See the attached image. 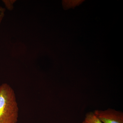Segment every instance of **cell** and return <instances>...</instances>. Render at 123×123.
I'll return each instance as SVG.
<instances>
[{"label":"cell","instance_id":"3957f363","mask_svg":"<svg viewBox=\"0 0 123 123\" xmlns=\"http://www.w3.org/2000/svg\"><path fill=\"white\" fill-rule=\"evenodd\" d=\"M82 123H103L94 114L93 112H88Z\"/></svg>","mask_w":123,"mask_h":123},{"label":"cell","instance_id":"6da1fadb","mask_svg":"<svg viewBox=\"0 0 123 123\" xmlns=\"http://www.w3.org/2000/svg\"><path fill=\"white\" fill-rule=\"evenodd\" d=\"M18 107L15 92L9 84L0 86V123H17Z\"/></svg>","mask_w":123,"mask_h":123},{"label":"cell","instance_id":"7a4b0ae2","mask_svg":"<svg viewBox=\"0 0 123 123\" xmlns=\"http://www.w3.org/2000/svg\"><path fill=\"white\" fill-rule=\"evenodd\" d=\"M95 115L103 123H123V113L111 108L96 110L93 112Z\"/></svg>","mask_w":123,"mask_h":123},{"label":"cell","instance_id":"5b68a950","mask_svg":"<svg viewBox=\"0 0 123 123\" xmlns=\"http://www.w3.org/2000/svg\"><path fill=\"white\" fill-rule=\"evenodd\" d=\"M5 9L0 6V24L4 16Z\"/></svg>","mask_w":123,"mask_h":123},{"label":"cell","instance_id":"277c9868","mask_svg":"<svg viewBox=\"0 0 123 123\" xmlns=\"http://www.w3.org/2000/svg\"><path fill=\"white\" fill-rule=\"evenodd\" d=\"M83 1V0H64L63 1V5L65 9H68L78 5Z\"/></svg>","mask_w":123,"mask_h":123}]
</instances>
